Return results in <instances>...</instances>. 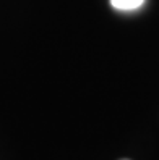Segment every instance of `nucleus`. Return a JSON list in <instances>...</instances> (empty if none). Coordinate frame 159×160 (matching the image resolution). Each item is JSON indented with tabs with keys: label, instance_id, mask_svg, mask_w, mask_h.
I'll return each mask as SVG.
<instances>
[{
	"label": "nucleus",
	"instance_id": "2",
	"mask_svg": "<svg viewBox=\"0 0 159 160\" xmlns=\"http://www.w3.org/2000/svg\"><path fill=\"white\" fill-rule=\"evenodd\" d=\"M124 160H127V158H124Z\"/></svg>",
	"mask_w": 159,
	"mask_h": 160
},
{
	"label": "nucleus",
	"instance_id": "1",
	"mask_svg": "<svg viewBox=\"0 0 159 160\" xmlns=\"http://www.w3.org/2000/svg\"><path fill=\"white\" fill-rule=\"evenodd\" d=\"M145 0H110V5L120 12H132L143 5Z\"/></svg>",
	"mask_w": 159,
	"mask_h": 160
}]
</instances>
